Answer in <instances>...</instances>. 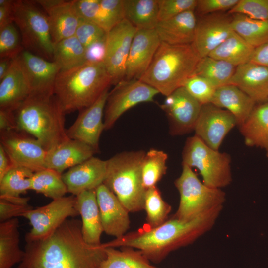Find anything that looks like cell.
Returning <instances> with one entry per match:
<instances>
[{
  "label": "cell",
  "instance_id": "6da1fadb",
  "mask_svg": "<svg viewBox=\"0 0 268 268\" xmlns=\"http://www.w3.org/2000/svg\"><path fill=\"white\" fill-rule=\"evenodd\" d=\"M105 257V248L87 244L81 222L71 218L47 238L26 242L17 268H99Z\"/></svg>",
  "mask_w": 268,
  "mask_h": 268
},
{
  "label": "cell",
  "instance_id": "7a4b0ae2",
  "mask_svg": "<svg viewBox=\"0 0 268 268\" xmlns=\"http://www.w3.org/2000/svg\"><path fill=\"white\" fill-rule=\"evenodd\" d=\"M223 206L213 208L189 221L172 216L156 227L140 229L101 244L104 248L130 247L141 251L150 261L159 263L171 252L187 246L209 231Z\"/></svg>",
  "mask_w": 268,
  "mask_h": 268
},
{
  "label": "cell",
  "instance_id": "3957f363",
  "mask_svg": "<svg viewBox=\"0 0 268 268\" xmlns=\"http://www.w3.org/2000/svg\"><path fill=\"white\" fill-rule=\"evenodd\" d=\"M13 113L16 129L34 137L46 151L69 139L66 114L54 94H31Z\"/></svg>",
  "mask_w": 268,
  "mask_h": 268
},
{
  "label": "cell",
  "instance_id": "277c9868",
  "mask_svg": "<svg viewBox=\"0 0 268 268\" xmlns=\"http://www.w3.org/2000/svg\"><path fill=\"white\" fill-rule=\"evenodd\" d=\"M111 85L112 79L104 63L86 62L60 71L55 81L54 95L66 114L90 106Z\"/></svg>",
  "mask_w": 268,
  "mask_h": 268
},
{
  "label": "cell",
  "instance_id": "5b68a950",
  "mask_svg": "<svg viewBox=\"0 0 268 268\" xmlns=\"http://www.w3.org/2000/svg\"><path fill=\"white\" fill-rule=\"evenodd\" d=\"M201 58L191 44L161 42L146 71L139 79L167 96L183 86Z\"/></svg>",
  "mask_w": 268,
  "mask_h": 268
},
{
  "label": "cell",
  "instance_id": "8992f818",
  "mask_svg": "<svg viewBox=\"0 0 268 268\" xmlns=\"http://www.w3.org/2000/svg\"><path fill=\"white\" fill-rule=\"evenodd\" d=\"M145 153L141 150L124 151L106 160L103 184L130 212L144 210L146 190L143 185L141 166Z\"/></svg>",
  "mask_w": 268,
  "mask_h": 268
},
{
  "label": "cell",
  "instance_id": "52a82bcc",
  "mask_svg": "<svg viewBox=\"0 0 268 268\" xmlns=\"http://www.w3.org/2000/svg\"><path fill=\"white\" fill-rule=\"evenodd\" d=\"M174 184L180 194L178 209L172 216L189 221L209 210L223 206L226 194L221 189L210 187L201 182L192 168L184 164Z\"/></svg>",
  "mask_w": 268,
  "mask_h": 268
},
{
  "label": "cell",
  "instance_id": "ba28073f",
  "mask_svg": "<svg viewBox=\"0 0 268 268\" xmlns=\"http://www.w3.org/2000/svg\"><path fill=\"white\" fill-rule=\"evenodd\" d=\"M13 20L24 50L53 61L54 44L48 18L34 0H14Z\"/></svg>",
  "mask_w": 268,
  "mask_h": 268
},
{
  "label": "cell",
  "instance_id": "9c48e42d",
  "mask_svg": "<svg viewBox=\"0 0 268 268\" xmlns=\"http://www.w3.org/2000/svg\"><path fill=\"white\" fill-rule=\"evenodd\" d=\"M182 158V164L196 168L210 187L221 189L232 182L230 155L212 149L195 135L187 139Z\"/></svg>",
  "mask_w": 268,
  "mask_h": 268
},
{
  "label": "cell",
  "instance_id": "30bf717a",
  "mask_svg": "<svg viewBox=\"0 0 268 268\" xmlns=\"http://www.w3.org/2000/svg\"><path fill=\"white\" fill-rule=\"evenodd\" d=\"M78 215L76 196L72 195L54 199L46 205L27 211L22 216L31 226L25 235L26 242L47 238L68 218Z\"/></svg>",
  "mask_w": 268,
  "mask_h": 268
},
{
  "label": "cell",
  "instance_id": "8fae6325",
  "mask_svg": "<svg viewBox=\"0 0 268 268\" xmlns=\"http://www.w3.org/2000/svg\"><path fill=\"white\" fill-rule=\"evenodd\" d=\"M159 93L138 79H124L109 92L104 113V130L113 127L127 110L143 102H154Z\"/></svg>",
  "mask_w": 268,
  "mask_h": 268
},
{
  "label": "cell",
  "instance_id": "7c38bea8",
  "mask_svg": "<svg viewBox=\"0 0 268 268\" xmlns=\"http://www.w3.org/2000/svg\"><path fill=\"white\" fill-rule=\"evenodd\" d=\"M0 144L13 166L36 172L45 168L47 151L41 144L28 134L17 129L0 132Z\"/></svg>",
  "mask_w": 268,
  "mask_h": 268
},
{
  "label": "cell",
  "instance_id": "4fadbf2b",
  "mask_svg": "<svg viewBox=\"0 0 268 268\" xmlns=\"http://www.w3.org/2000/svg\"><path fill=\"white\" fill-rule=\"evenodd\" d=\"M137 29L126 19L107 33L104 65L114 86L125 79L131 43Z\"/></svg>",
  "mask_w": 268,
  "mask_h": 268
},
{
  "label": "cell",
  "instance_id": "5bb4252c",
  "mask_svg": "<svg viewBox=\"0 0 268 268\" xmlns=\"http://www.w3.org/2000/svg\"><path fill=\"white\" fill-rule=\"evenodd\" d=\"M201 106L184 87L166 96L160 107L168 119L170 134L182 135L194 130Z\"/></svg>",
  "mask_w": 268,
  "mask_h": 268
},
{
  "label": "cell",
  "instance_id": "9a60e30c",
  "mask_svg": "<svg viewBox=\"0 0 268 268\" xmlns=\"http://www.w3.org/2000/svg\"><path fill=\"white\" fill-rule=\"evenodd\" d=\"M236 125L235 117L229 111L208 103L201 106L194 131L207 145L218 150L226 135Z\"/></svg>",
  "mask_w": 268,
  "mask_h": 268
},
{
  "label": "cell",
  "instance_id": "2e32d148",
  "mask_svg": "<svg viewBox=\"0 0 268 268\" xmlns=\"http://www.w3.org/2000/svg\"><path fill=\"white\" fill-rule=\"evenodd\" d=\"M108 93L107 89L93 104L79 111L74 122L67 130L69 138L84 143L97 152L104 130V113Z\"/></svg>",
  "mask_w": 268,
  "mask_h": 268
},
{
  "label": "cell",
  "instance_id": "e0dca14e",
  "mask_svg": "<svg viewBox=\"0 0 268 268\" xmlns=\"http://www.w3.org/2000/svg\"><path fill=\"white\" fill-rule=\"evenodd\" d=\"M232 18L227 15L210 14L197 21L192 45L201 58L208 56L234 32Z\"/></svg>",
  "mask_w": 268,
  "mask_h": 268
},
{
  "label": "cell",
  "instance_id": "ac0fdd59",
  "mask_svg": "<svg viewBox=\"0 0 268 268\" xmlns=\"http://www.w3.org/2000/svg\"><path fill=\"white\" fill-rule=\"evenodd\" d=\"M47 15L54 44L75 35L80 17L75 0H36Z\"/></svg>",
  "mask_w": 268,
  "mask_h": 268
},
{
  "label": "cell",
  "instance_id": "d6986e66",
  "mask_svg": "<svg viewBox=\"0 0 268 268\" xmlns=\"http://www.w3.org/2000/svg\"><path fill=\"white\" fill-rule=\"evenodd\" d=\"M160 43L155 29L136 31L127 61L125 79L141 78L149 67Z\"/></svg>",
  "mask_w": 268,
  "mask_h": 268
},
{
  "label": "cell",
  "instance_id": "ffe728a7",
  "mask_svg": "<svg viewBox=\"0 0 268 268\" xmlns=\"http://www.w3.org/2000/svg\"><path fill=\"white\" fill-rule=\"evenodd\" d=\"M17 58L28 80L31 94H54L55 81L60 71L57 64L25 50Z\"/></svg>",
  "mask_w": 268,
  "mask_h": 268
},
{
  "label": "cell",
  "instance_id": "44dd1931",
  "mask_svg": "<svg viewBox=\"0 0 268 268\" xmlns=\"http://www.w3.org/2000/svg\"><path fill=\"white\" fill-rule=\"evenodd\" d=\"M96 193L104 232L115 238L126 234L130 225L129 210L103 183Z\"/></svg>",
  "mask_w": 268,
  "mask_h": 268
},
{
  "label": "cell",
  "instance_id": "7402d4cb",
  "mask_svg": "<svg viewBox=\"0 0 268 268\" xmlns=\"http://www.w3.org/2000/svg\"><path fill=\"white\" fill-rule=\"evenodd\" d=\"M107 161L92 156L62 174L67 192L77 196L80 193L95 190L103 183Z\"/></svg>",
  "mask_w": 268,
  "mask_h": 268
},
{
  "label": "cell",
  "instance_id": "603a6c76",
  "mask_svg": "<svg viewBox=\"0 0 268 268\" xmlns=\"http://www.w3.org/2000/svg\"><path fill=\"white\" fill-rule=\"evenodd\" d=\"M80 18L108 32L125 19L124 0H75Z\"/></svg>",
  "mask_w": 268,
  "mask_h": 268
},
{
  "label": "cell",
  "instance_id": "cb8c5ba5",
  "mask_svg": "<svg viewBox=\"0 0 268 268\" xmlns=\"http://www.w3.org/2000/svg\"><path fill=\"white\" fill-rule=\"evenodd\" d=\"M229 84L247 94L256 103L268 98V67L248 62L237 66Z\"/></svg>",
  "mask_w": 268,
  "mask_h": 268
},
{
  "label": "cell",
  "instance_id": "d4e9b609",
  "mask_svg": "<svg viewBox=\"0 0 268 268\" xmlns=\"http://www.w3.org/2000/svg\"><path fill=\"white\" fill-rule=\"evenodd\" d=\"M97 151L90 146L69 138L47 151L45 168L60 174L93 156Z\"/></svg>",
  "mask_w": 268,
  "mask_h": 268
},
{
  "label": "cell",
  "instance_id": "484cf974",
  "mask_svg": "<svg viewBox=\"0 0 268 268\" xmlns=\"http://www.w3.org/2000/svg\"><path fill=\"white\" fill-rule=\"evenodd\" d=\"M30 94L28 80L16 57L0 81V109L15 111Z\"/></svg>",
  "mask_w": 268,
  "mask_h": 268
},
{
  "label": "cell",
  "instance_id": "4316f807",
  "mask_svg": "<svg viewBox=\"0 0 268 268\" xmlns=\"http://www.w3.org/2000/svg\"><path fill=\"white\" fill-rule=\"evenodd\" d=\"M76 196V206L81 217V232L84 241L88 244L100 245L104 232L96 189L83 191Z\"/></svg>",
  "mask_w": 268,
  "mask_h": 268
},
{
  "label": "cell",
  "instance_id": "83f0119b",
  "mask_svg": "<svg viewBox=\"0 0 268 268\" xmlns=\"http://www.w3.org/2000/svg\"><path fill=\"white\" fill-rule=\"evenodd\" d=\"M197 21L194 11H188L171 19L158 21L155 29L161 42L170 45L191 44Z\"/></svg>",
  "mask_w": 268,
  "mask_h": 268
},
{
  "label": "cell",
  "instance_id": "f1b7e54d",
  "mask_svg": "<svg viewBox=\"0 0 268 268\" xmlns=\"http://www.w3.org/2000/svg\"><path fill=\"white\" fill-rule=\"evenodd\" d=\"M210 103L229 111L235 117L239 127L248 118L256 104L247 94L232 84L217 88Z\"/></svg>",
  "mask_w": 268,
  "mask_h": 268
},
{
  "label": "cell",
  "instance_id": "f546056e",
  "mask_svg": "<svg viewBox=\"0 0 268 268\" xmlns=\"http://www.w3.org/2000/svg\"><path fill=\"white\" fill-rule=\"evenodd\" d=\"M239 127L245 144L264 149L268 157V102L255 105Z\"/></svg>",
  "mask_w": 268,
  "mask_h": 268
},
{
  "label": "cell",
  "instance_id": "4dcf8cb0",
  "mask_svg": "<svg viewBox=\"0 0 268 268\" xmlns=\"http://www.w3.org/2000/svg\"><path fill=\"white\" fill-rule=\"evenodd\" d=\"M34 173L25 167H12L0 179V199L19 204H28L29 198L22 197L21 195L31 190Z\"/></svg>",
  "mask_w": 268,
  "mask_h": 268
},
{
  "label": "cell",
  "instance_id": "1f68e13d",
  "mask_svg": "<svg viewBox=\"0 0 268 268\" xmlns=\"http://www.w3.org/2000/svg\"><path fill=\"white\" fill-rule=\"evenodd\" d=\"M18 228L17 218L0 223V268H12L23 259L24 251L19 246Z\"/></svg>",
  "mask_w": 268,
  "mask_h": 268
},
{
  "label": "cell",
  "instance_id": "d6a6232c",
  "mask_svg": "<svg viewBox=\"0 0 268 268\" xmlns=\"http://www.w3.org/2000/svg\"><path fill=\"white\" fill-rule=\"evenodd\" d=\"M125 19L137 30L155 29L158 22L157 0H124Z\"/></svg>",
  "mask_w": 268,
  "mask_h": 268
},
{
  "label": "cell",
  "instance_id": "836d02e7",
  "mask_svg": "<svg viewBox=\"0 0 268 268\" xmlns=\"http://www.w3.org/2000/svg\"><path fill=\"white\" fill-rule=\"evenodd\" d=\"M254 49V47L234 31L208 56L237 67L250 61Z\"/></svg>",
  "mask_w": 268,
  "mask_h": 268
},
{
  "label": "cell",
  "instance_id": "e575fe53",
  "mask_svg": "<svg viewBox=\"0 0 268 268\" xmlns=\"http://www.w3.org/2000/svg\"><path fill=\"white\" fill-rule=\"evenodd\" d=\"M122 248H105L106 257L99 268H158L151 265L141 251L130 247Z\"/></svg>",
  "mask_w": 268,
  "mask_h": 268
},
{
  "label": "cell",
  "instance_id": "d590c367",
  "mask_svg": "<svg viewBox=\"0 0 268 268\" xmlns=\"http://www.w3.org/2000/svg\"><path fill=\"white\" fill-rule=\"evenodd\" d=\"M53 61L64 71L87 62L86 49L75 36L66 38L54 45Z\"/></svg>",
  "mask_w": 268,
  "mask_h": 268
},
{
  "label": "cell",
  "instance_id": "8d00e7d4",
  "mask_svg": "<svg viewBox=\"0 0 268 268\" xmlns=\"http://www.w3.org/2000/svg\"><path fill=\"white\" fill-rule=\"evenodd\" d=\"M237 67L209 56L201 58L193 75L201 77L216 88L229 84Z\"/></svg>",
  "mask_w": 268,
  "mask_h": 268
},
{
  "label": "cell",
  "instance_id": "74e56055",
  "mask_svg": "<svg viewBox=\"0 0 268 268\" xmlns=\"http://www.w3.org/2000/svg\"><path fill=\"white\" fill-rule=\"evenodd\" d=\"M231 26L236 33L255 48L268 42V20H256L235 14Z\"/></svg>",
  "mask_w": 268,
  "mask_h": 268
},
{
  "label": "cell",
  "instance_id": "f35d334b",
  "mask_svg": "<svg viewBox=\"0 0 268 268\" xmlns=\"http://www.w3.org/2000/svg\"><path fill=\"white\" fill-rule=\"evenodd\" d=\"M31 190L53 200L64 197L67 192L62 174L49 168L34 173L31 180Z\"/></svg>",
  "mask_w": 268,
  "mask_h": 268
},
{
  "label": "cell",
  "instance_id": "ab89813d",
  "mask_svg": "<svg viewBox=\"0 0 268 268\" xmlns=\"http://www.w3.org/2000/svg\"><path fill=\"white\" fill-rule=\"evenodd\" d=\"M168 155L162 150L151 149L143 158L141 173L143 185L146 190L156 186L167 171Z\"/></svg>",
  "mask_w": 268,
  "mask_h": 268
},
{
  "label": "cell",
  "instance_id": "60d3db41",
  "mask_svg": "<svg viewBox=\"0 0 268 268\" xmlns=\"http://www.w3.org/2000/svg\"><path fill=\"white\" fill-rule=\"evenodd\" d=\"M146 213V220L148 227L161 225L168 219L171 206L163 199L156 186L146 189L144 204Z\"/></svg>",
  "mask_w": 268,
  "mask_h": 268
},
{
  "label": "cell",
  "instance_id": "b9f144b4",
  "mask_svg": "<svg viewBox=\"0 0 268 268\" xmlns=\"http://www.w3.org/2000/svg\"><path fill=\"white\" fill-rule=\"evenodd\" d=\"M24 50L20 34L14 23L0 29V58L14 59Z\"/></svg>",
  "mask_w": 268,
  "mask_h": 268
},
{
  "label": "cell",
  "instance_id": "7bdbcfd3",
  "mask_svg": "<svg viewBox=\"0 0 268 268\" xmlns=\"http://www.w3.org/2000/svg\"><path fill=\"white\" fill-rule=\"evenodd\" d=\"M183 87L201 105L211 103L217 89L205 79L196 75L188 78Z\"/></svg>",
  "mask_w": 268,
  "mask_h": 268
},
{
  "label": "cell",
  "instance_id": "ee69618b",
  "mask_svg": "<svg viewBox=\"0 0 268 268\" xmlns=\"http://www.w3.org/2000/svg\"><path fill=\"white\" fill-rule=\"evenodd\" d=\"M228 13L243 14L256 20H268V0H239Z\"/></svg>",
  "mask_w": 268,
  "mask_h": 268
},
{
  "label": "cell",
  "instance_id": "f6af8a7d",
  "mask_svg": "<svg viewBox=\"0 0 268 268\" xmlns=\"http://www.w3.org/2000/svg\"><path fill=\"white\" fill-rule=\"evenodd\" d=\"M158 20L164 21L186 11L195 10L197 0H157Z\"/></svg>",
  "mask_w": 268,
  "mask_h": 268
},
{
  "label": "cell",
  "instance_id": "bcb514c9",
  "mask_svg": "<svg viewBox=\"0 0 268 268\" xmlns=\"http://www.w3.org/2000/svg\"><path fill=\"white\" fill-rule=\"evenodd\" d=\"M107 33L97 24L80 18L74 36L86 49L92 44L104 39Z\"/></svg>",
  "mask_w": 268,
  "mask_h": 268
},
{
  "label": "cell",
  "instance_id": "7dc6e473",
  "mask_svg": "<svg viewBox=\"0 0 268 268\" xmlns=\"http://www.w3.org/2000/svg\"><path fill=\"white\" fill-rule=\"evenodd\" d=\"M239 0H197L195 10L202 15L230 10Z\"/></svg>",
  "mask_w": 268,
  "mask_h": 268
},
{
  "label": "cell",
  "instance_id": "c3c4849f",
  "mask_svg": "<svg viewBox=\"0 0 268 268\" xmlns=\"http://www.w3.org/2000/svg\"><path fill=\"white\" fill-rule=\"evenodd\" d=\"M32 208L33 207L29 204H19L0 199V221L2 222L22 216L24 213Z\"/></svg>",
  "mask_w": 268,
  "mask_h": 268
},
{
  "label": "cell",
  "instance_id": "681fc988",
  "mask_svg": "<svg viewBox=\"0 0 268 268\" xmlns=\"http://www.w3.org/2000/svg\"><path fill=\"white\" fill-rule=\"evenodd\" d=\"M106 38L92 44L86 49L87 62L92 63L104 62L106 54Z\"/></svg>",
  "mask_w": 268,
  "mask_h": 268
},
{
  "label": "cell",
  "instance_id": "f907efd6",
  "mask_svg": "<svg viewBox=\"0 0 268 268\" xmlns=\"http://www.w3.org/2000/svg\"><path fill=\"white\" fill-rule=\"evenodd\" d=\"M14 0H0V29L13 23Z\"/></svg>",
  "mask_w": 268,
  "mask_h": 268
},
{
  "label": "cell",
  "instance_id": "816d5d0a",
  "mask_svg": "<svg viewBox=\"0 0 268 268\" xmlns=\"http://www.w3.org/2000/svg\"><path fill=\"white\" fill-rule=\"evenodd\" d=\"M16 129L13 111L0 109V132Z\"/></svg>",
  "mask_w": 268,
  "mask_h": 268
},
{
  "label": "cell",
  "instance_id": "f5cc1de1",
  "mask_svg": "<svg viewBox=\"0 0 268 268\" xmlns=\"http://www.w3.org/2000/svg\"><path fill=\"white\" fill-rule=\"evenodd\" d=\"M250 62L268 67V42L255 48Z\"/></svg>",
  "mask_w": 268,
  "mask_h": 268
},
{
  "label": "cell",
  "instance_id": "db71d44e",
  "mask_svg": "<svg viewBox=\"0 0 268 268\" xmlns=\"http://www.w3.org/2000/svg\"><path fill=\"white\" fill-rule=\"evenodd\" d=\"M13 165L2 146L0 144V179Z\"/></svg>",
  "mask_w": 268,
  "mask_h": 268
},
{
  "label": "cell",
  "instance_id": "11a10c76",
  "mask_svg": "<svg viewBox=\"0 0 268 268\" xmlns=\"http://www.w3.org/2000/svg\"><path fill=\"white\" fill-rule=\"evenodd\" d=\"M14 59L8 57L0 58V81L8 72Z\"/></svg>",
  "mask_w": 268,
  "mask_h": 268
},
{
  "label": "cell",
  "instance_id": "9f6ffc18",
  "mask_svg": "<svg viewBox=\"0 0 268 268\" xmlns=\"http://www.w3.org/2000/svg\"><path fill=\"white\" fill-rule=\"evenodd\" d=\"M267 102H268V99H267Z\"/></svg>",
  "mask_w": 268,
  "mask_h": 268
}]
</instances>
